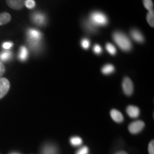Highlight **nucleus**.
<instances>
[{"label":"nucleus","mask_w":154,"mask_h":154,"mask_svg":"<svg viewBox=\"0 0 154 154\" xmlns=\"http://www.w3.org/2000/svg\"><path fill=\"white\" fill-rule=\"evenodd\" d=\"M113 38L116 44L123 51H128L132 49V44L130 39L126 34L121 32H116L113 34Z\"/></svg>","instance_id":"f257e3e1"},{"label":"nucleus","mask_w":154,"mask_h":154,"mask_svg":"<svg viewBox=\"0 0 154 154\" xmlns=\"http://www.w3.org/2000/svg\"><path fill=\"white\" fill-rule=\"evenodd\" d=\"M88 21L94 24L96 27H99V26H104L108 24V18L106 15L101 12V11H93L91 14H90Z\"/></svg>","instance_id":"f03ea898"},{"label":"nucleus","mask_w":154,"mask_h":154,"mask_svg":"<svg viewBox=\"0 0 154 154\" xmlns=\"http://www.w3.org/2000/svg\"><path fill=\"white\" fill-rule=\"evenodd\" d=\"M32 22L36 26H44L47 24V18L45 14L41 11H35L31 16Z\"/></svg>","instance_id":"7ed1b4c3"},{"label":"nucleus","mask_w":154,"mask_h":154,"mask_svg":"<svg viewBox=\"0 0 154 154\" xmlns=\"http://www.w3.org/2000/svg\"><path fill=\"white\" fill-rule=\"evenodd\" d=\"M122 87L126 96H131L134 92V85L131 80L128 77H125L122 83Z\"/></svg>","instance_id":"20e7f679"},{"label":"nucleus","mask_w":154,"mask_h":154,"mask_svg":"<svg viewBox=\"0 0 154 154\" xmlns=\"http://www.w3.org/2000/svg\"><path fill=\"white\" fill-rule=\"evenodd\" d=\"M145 126V124L142 121H136L131 123L128 126V130L133 134H136L141 131Z\"/></svg>","instance_id":"39448f33"},{"label":"nucleus","mask_w":154,"mask_h":154,"mask_svg":"<svg viewBox=\"0 0 154 154\" xmlns=\"http://www.w3.org/2000/svg\"><path fill=\"white\" fill-rule=\"evenodd\" d=\"M9 88H10V84L9 80L5 78L0 79V99L3 98L8 93Z\"/></svg>","instance_id":"423d86ee"},{"label":"nucleus","mask_w":154,"mask_h":154,"mask_svg":"<svg viewBox=\"0 0 154 154\" xmlns=\"http://www.w3.org/2000/svg\"><path fill=\"white\" fill-rule=\"evenodd\" d=\"M43 34L35 29H29L27 30V40H42Z\"/></svg>","instance_id":"0eeeda50"},{"label":"nucleus","mask_w":154,"mask_h":154,"mask_svg":"<svg viewBox=\"0 0 154 154\" xmlns=\"http://www.w3.org/2000/svg\"><path fill=\"white\" fill-rule=\"evenodd\" d=\"M6 2L9 7L16 10L22 9L24 5V0H6Z\"/></svg>","instance_id":"6e6552de"},{"label":"nucleus","mask_w":154,"mask_h":154,"mask_svg":"<svg viewBox=\"0 0 154 154\" xmlns=\"http://www.w3.org/2000/svg\"><path fill=\"white\" fill-rule=\"evenodd\" d=\"M131 36L133 39L138 42V43H143V42H144V37L143 34L138 29H134L131 31Z\"/></svg>","instance_id":"1a4fd4ad"},{"label":"nucleus","mask_w":154,"mask_h":154,"mask_svg":"<svg viewBox=\"0 0 154 154\" xmlns=\"http://www.w3.org/2000/svg\"><path fill=\"white\" fill-rule=\"evenodd\" d=\"M126 112L131 118H137L140 114V110L137 106H128L126 109Z\"/></svg>","instance_id":"9d476101"},{"label":"nucleus","mask_w":154,"mask_h":154,"mask_svg":"<svg viewBox=\"0 0 154 154\" xmlns=\"http://www.w3.org/2000/svg\"><path fill=\"white\" fill-rule=\"evenodd\" d=\"M42 154H58L57 147L52 144H47L42 149Z\"/></svg>","instance_id":"9b49d317"},{"label":"nucleus","mask_w":154,"mask_h":154,"mask_svg":"<svg viewBox=\"0 0 154 154\" xmlns=\"http://www.w3.org/2000/svg\"><path fill=\"white\" fill-rule=\"evenodd\" d=\"M111 116L112 119L116 122L117 123H121L124 121V116H123L122 113L118 110H116V109H113L111 111Z\"/></svg>","instance_id":"f8f14e48"},{"label":"nucleus","mask_w":154,"mask_h":154,"mask_svg":"<svg viewBox=\"0 0 154 154\" xmlns=\"http://www.w3.org/2000/svg\"><path fill=\"white\" fill-rule=\"evenodd\" d=\"M29 56V51L28 49L25 47H21L19 49V52L18 58L20 61H25L27 59Z\"/></svg>","instance_id":"ddd939ff"},{"label":"nucleus","mask_w":154,"mask_h":154,"mask_svg":"<svg viewBox=\"0 0 154 154\" xmlns=\"http://www.w3.org/2000/svg\"><path fill=\"white\" fill-rule=\"evenodd\" d=\"M11 20V15L9 13L4 12L0 14V25H3L9 22Z\"/></svg>","instance_id":"4468645a"},{"label":"nucleus","mask_w":154,"mask_h":154,"mask_svg":"<svg viewBox=\"0 0 154 154\" xmlns=\"http://www.w3.org/2000/svg\"><path fill=\"white\" fill-rule=\"evenodd\" d=\"M115 70L114 66L111 64H106L105 66H103V68L101 69V72L103 74L105 75H109L113 73Z\"/></svg>","instance_id":"2eb2a0df"},{"label":"nucleus","mask_w":154,"mask_h":154,"mask_svg":"<svg viewBox=\"0 0 154 154\" xmlns=\"http://www.w3.org/2000/svg\"><path fill=\"white\" fill-rule=\"evenodd\" d=\"M11 57H12V53H11L10 51H9V50L3 51V52H2L1 54H0V59H1L2 61H9L11 58Z\"/></svg>","instance_id":"dca6fc26"},{"label":"nucleus","mask_w":154,"mask_h":154,"mask_svg":"<svg viewBox=\"0 0 154 154\" xmlns=\"http://www.w3.org/2000/svg\"><path fill=\"white\" fill-rule=\"evenodd\" d=\"M84 26L86 29L89 32H95L96 29H97V27H96V26H94V24H92L88 20H86L85 22H84Z\"/></svg>","instance_id":"f3484780"},{"label":"nucleus","mask_w":154,"mask_h":154,"mask_svg":"<svg viewBox=\"0 0 154 154\" xmlns=\"http://www.w3.org/2000/svg\"><path fill=\"white\" fill-rule=\"evenodd\" d=\"M70 143L74 146H79L82 145V139L80 137H79V136H74V137L71 138Z\"/></svg>","instance_id":"a211bd4d"},{"label":"nucleus","mask_w":154,"mask_h":154,"mask_svg":"<svg viewBox=\"0 0 154 154\" xmlns=\"http://www.w3.org/2000/svg\"><path fill=\"white\" fill-rule=\"evenodd\" d=\"M153 18H154V11H153V9H151V10H150L149 11V13H148V15H147V21H148V23H149L150 26H151V27H153Z\"/></svg>","instance_id":"6ab92c4d"},{"label":"nucleus","mask_w":154,"mask_h":154,"mask_svg":"<svg viewBox=\"0 0 154 154\" xmlns=\"http://www.w3.org/2000/svg\"><path fill=\"white\" fill-rule=\"evenodd\" d=\"M106 49L108 52L111 55H115L116 54V49L115 47L113 44H111L110 43H107L106 45Z\"/></svg>","instance_id":"aec40b11"},{"label":"nucleus","mask_w":154,"mask_h":154,"mask_svg":"<svg viewBox=\"0 0 154 154\" xmlns=\"http://www.w3.org/2000/svg\"><path fill=\"white\" fill-rule=\"evenodd\" d=\"M143 2L144 7H145L146 9H148L149 11L153 9V3L152 2V0H143Z\"/></svg>","instance_id":"412c9836"},{"label":"nucleus","mask_w":154,"mask_h":154,"mask_svg":"<svg viewBox=\"0 0 154 154\" xmlns=\"http://www.w3.org/2000/svg\"><path fill=\"white\" fill-rule=\"evenodd\" d=\"M81 44H82V47L84 49H88L90 47V41L87 38H84L81 42Z\"/></svg>","instance_id":"4be33fe9"},{"label":"nucleus","mask_w":154,"mask_h":154,"mask_svg":"<svg viewBox=\"0 0 154 154\" xmlns=\"http://www.w3.org/2000/svg\"><path fill=\"white\" fill-rule=\"evenodd\" d=\"M24 5L28 9H33L35 7L36 4L34 0H26L24 2Z\"/></svg>","instance_id":"5701e85b"},{"label":"nucleus","mask_w":154,"mask_h":154,"mask_svg":"<svg viewBox=\"0 0 154 154\" xmlns=\"http://www.w3.org/2000/svg\"><path fill=\"white\" fill-rule=\"evenodd\" d=\"M88 149L86 146H83L76 151V154H88Z\"/></svg>","instance_id":"b1692460"},{"label":"nucleus","mask_w":154,"mask_h":154,"mask_svg":"<svg viewBox=\"0 0 154 154\" xmlns=\"http://www.w3.org/2000/svg\"><path fill=\"white\" fill-rule=\"evenodd\" d=\"M94 52L96 54H100L102 52V49L101 47H100L99 44H95L94 47Z\"/></svg>","instance_id":"393cba45"},{"label":"nucleus","mask_w":154,"mask_h":154,"mask_svg":"<svg viewBox=\"0 0 154 154\" xmlns=\"http://www.w3.org/2000/svg\"><path fill=\"white\" fill-rule=\"evenodd\" d=\"M153 140H151L149 145V154H154V143Z\"/></svg>","instance_id":"a878e982"},{"label":"nucleus","mask_w":154,"mask_h":154,"mask_svg":"<svg viewBox=\"0 0 154 154\" xmlns=\"http://www.w3.org/2000/svg\"><path fill=\"white\" fill-rule=\"evenodd\" d=\"M12 46H13V43H11V42H5V43L3 44L2 47L5 49L9 50L12 47Z\"/></svg>","instance_id":"bb28decb"},{"label":"nucleus","mask_w":154,"mask_h":154,"mask_svg":"<svg viewBox=\"0 0 154 154\" xmlns=\"http://www.w3.org/2000/svg\"><path fill=\"white\" fill-rule=\"evenodd\" d=\"M5 67L4 66L3 63L0 61V79H1V77L3 76V74H5Z\"/></svg>","instance_id":"cd10ccee"},{"label":"nucleus","mask_w":154,"mask_h":154,"mask_svg":"<svg viewBox=\"0 0 154 154\" xmlns=\"http://www.w3.org/2000/svg\"><path fill=\"white\" fill-rule=\"evenodd\" d=\"M116 154H128V153H126V152L124 151H121V152H119V153H117Z\"/></svg>","instance_id":"c85d7f7f"},{"label":"nucleus","mask_w":154,"mask_h":154,"mask_svg":"<svg viewBox=\"0 0 154 154\" xmlns=\"http://www.w3.org/2000/svg\"><path fill=\"white\" fill-rule=\"evenodd\" d=\"M11 154H19V153H11Z\"/></svg>","instance_id":"c756f323"}]
</instances>
